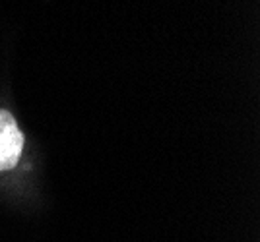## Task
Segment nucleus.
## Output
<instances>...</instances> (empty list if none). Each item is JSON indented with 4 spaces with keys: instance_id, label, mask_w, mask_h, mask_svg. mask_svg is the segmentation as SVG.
I'll return each instance as SVG.
<instances>
[{
    "instance_id": "f257e3e1",
    "label": "nucleus",
    "mask_w": 260,
    "mask_h": 242,
    "mask_svg": "<svg viewBox=\"0 0 260 242\" xmlns=\"http://www.w3.org/2000/svg\"><path fill=\"white\" fill-rule=\"evenodd\" d=\"M23 149V134L8 110H0V171L18 165Z\"/></svg>"
}]
</instances>
